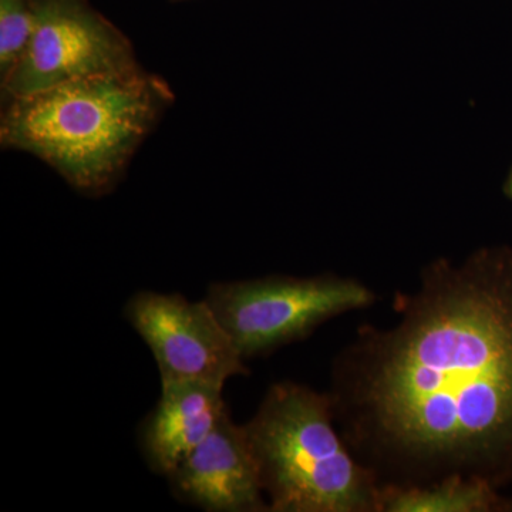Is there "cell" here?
I'll use <instances>...</instances> for the list:
<instances>
[{
  "label": "cell",
  "instance_id": "6da1fadb",
  "mask_svg": "<svg viewBox=\"0 0 512 512\" xmlns=\"http://www.w3.org/2000/svg\"><path fill=\"white\" fill-rule=\"evenodd\" d=\"M333 360L336 426L383 490L448 477L512 490V247L441 258Z\"/></svg>",
  "mask_w": 512,
  "mask_h": 512
},
{
  "label": "cell",
  "instance_id": "7a4b0ae2",
  "mask_svg": "<svg viewBox=\"0 0 512 512\" xmlns=\"http://www.w3.org/2000/svg\"><path fill=\"white\" fill-rule=\"evenodd\" d=\"M174 101L157 74L137 66L5 100L3 148L23 151L90 197L109 194Z\"/></svg>",
  "mask_w": 512,
  "mask_h": 512
},
{
  "label": "cell",
  "instance_id": "3957f363",
  "mask_svg": "<svg viewBox=\"0 0 512 512\" xmlns=\"http://www.w3.org/2000/svg\"><path fill=\"white\" fill-rule=\"evenodd\" d=\"M244 429L271 512H382V488L343 440L328 392L272 384Z\"/></svg>",
  "mask_w": 512,
  "mask_h": 512
},
{
  "label": "cell",
  "instance_id": "277c9868",
  "mask_svg": "<svg viewBox=\"0 0 512 512\" xmlns=\"http://www.w3.org/2000/svg\"><path fill=\"white\" fill-rule=\"evenodd\" d=\"M205 301L245 360L308 338L323 323L376 302L372 289L338 275H272L218 282Z\"/></svg>",
  "mask_w": 512,
  "mask_h": 512
},
{
  "label": "cell",
  "instance_id": "5b68a950",
  "mask_svg": "<svg viewBox=\"0 0 512 512\" xmlns=\"http://www.w3.org/2000/svg\"><path fill=\"white\" fill-rule=\"evenodd\" d=\"M140 66L128 37L89 0H33L25 53L2 82L3 99Z\"/></svg>",
  "mask_w": 512,
  "mask_h": 512
},
{
  "label": "cell",
  "instance_id": "8992f818",
  "mask_svg": "<svg viewBox=\"0 0 512 512\" xmlns=\"http://www.w3.org/2000/svg\"><path fill=\"white\" fill-rule=\"evenodd\" d=\"M124 316L153 353L161 383L225 387L232 377L249 375L247 360L205 299L140 291Z\"/></svg>",
  "mask_w": 512,
  "mask_h": 512
},
{
  "label": "cell",
  "instance_id": "52a82bcc",
  "mask_svg": "<svg viewBox=\"0 0 512 512\" xmlns=\"http://www.w3.org/2000/svg\"><path fill=\"white\" fill-rule=\"evenodd\" d=\"M175 498L207 512H271L244 424L227 414L168 474Z\"/></svg>",
  "mask_w": 512,
  "mask_h": 512
},
{
  "label": "cell",
  "instance_id": "ba28073f",
  "mask_svg": "<svg viewBox=\"0 0 512 512\" xmlns=\"http://www.w3.org/2000/svg\"><path fill=\"white\" fill-rule=\"evenodd\" d=\"M227 414L222 386L161 383L160 399L140 429L141 453L147 466L167 477Z\"/></svg>",
  "mask_w": 512,
  "mask_h": 512
},
{
  "label": "cell",
  "instance_id": "9c48e42d",
  "mask_svg": "<svg viewBox=\"0 0 512 512\" xmlns=\"http://www.w3.org/2000/svg\"><path fill=\"white\" fill-rule=\"evenodd\" d=\"M507 497L476 478L448 477L427 487L382 491V512H505Z\"/></svg>",
  "mask_w": 512,
  "mask_h": 512
},
{
  "label": "cell",
  "instance_id": "30bf717a",
  "mask_svg": "<svg viewBox=\"0 0 512 512\" xmlns=\"http://www.w3.org/2000/svg\"><path fill=\"white\" fill-rule=\"evenodd\" d=\"M33 29V0H0V80L19 63Z\"/></svg>",
  "mask_w": 512,
  "mask_h": 512
},
{
  "label": "cell",
  "instance_id": "8fae6325",
  "mask_svg": "<svg viewBox=\"0 0 512 512\" xmlns=\"http://www.w3.org/2000/svg\"><path fill=\"white\" fill-rule=\"evenodd\" d=\"M505 195L512 201V168L510 174H508L507 181L504 184Z\"/></svg>",
  "mask_w": 512,
  "mask_h": 512
},
{
  "label": "cell",
  "instance_id": "7c38bea8",
  "mask_svg": "<svg viewBox=\"0 0 512 512\" xmlns=\"http://www.w3.org/2000/svg\"><path fill=\"white\" fill-rule=\"evenodd\" d=\"M505 512H512V497H507V505H505Z\"/></svg>",
  "mask_w": 512,
  "mask_h": 512
}]
</instances>
